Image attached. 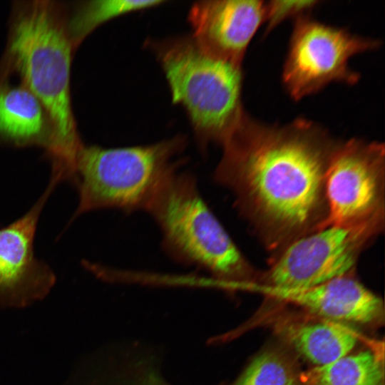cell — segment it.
Returning a JSON list of instances; mask_svg holds the SVG:
<instances>
[{"label":"cell","instance_id":"6da1fadb","mask_svg":"<svg viewBox=\"0 0 385 385\" xmlns=\"http://www.w3.org/2000/svg\"><path fill=\"white\" fill-rule=\"evenodd\" d=\"M340 142L311 120L271 125L245 113L221 145L213 179L274 255L324 227L326 173Z\"/></svg>","mask_w":385,"mask_h":385},{"label":"cell","instance_id":"7a4b0ae2","mask_svg":"<svg viewBox=\"0 0 385 385\" xmlns=\"http://www.w3.org/2000/svg\"><path fill=\"white\" fill-rule=\"evenodd\" d=\"M76 51L68 29V7L54 1H26L13 6L0 81L18 76L39 101L51 128L45 153L51 168L73 170L79 137L71 101V63Z\"/></svg>","mask_w":385,"mask_h":385},{"label":"cell","instance_id":"3957f363","mask_svg":"<svg viewBox=\"0 0 385 385\" xmlns=\"http://www.w3.org/2000/svg\"><path fill=\"white\" fill-rule=\"evenodd\" d=\"M181 166L167 176L145 210L160 231L163 250L175 262L231 286L258 282L260 274L203 199L197 178Z\"/></svg>","mask_w":385,"mask_h":385},{"label":"cell","instance_id":"277c9868","mask_svg":"<svg viewBox=\"0 0 385 385\" xmlns=\"http://www.w3.org/2000/svg\"><path fill=\"white\" fill-rule=\"evenodd\" d=\"M168 80L173 102L185 110L198 144L222 145L238 126L242 107V65L203 51L193 38L150 41Z\"/></svg>","mask_w":385,"mask_h":385},{"label":"cell","instance_id":"5b68a950","mask_svg":"<svg viewBox=\"0 0 385 385\" xmlns=\"http://www.w3.org/2000/svg\"><path fill=\"white\" fill-rule=\"evenodd\" d=\"M185 144L181 136L126 148L83 143L76 155L71 183L77 190L78 201L68 225L93 211L145 212L167 176L183 165L178 156Z\"/></svg>","mask_w":385,"mask_h":385},{"label":"cell","instance_id":"8992f818","mask_svg":"<svg viewBox=\"0 0 385 385\" xmlns=\"http://www.w3.org/2000/svg\"><path fill=\"white\" fill-rule=\"evenodd\" d=\"M379 39L318 21L309 16L294 21L282 80L295 101L316 93L332 83L355 85L360 74L349 66L356 55L372 51Z\"/></svg>","mask_w":385,"mask_h":385},{"label":"cell","instance_id":"52a82bcc","mask_svg":"<svg viewBox=\"0 0 385 385\" xmlns=\"http://www.w3.org/2000/svg\"><path fill=\"white\" fill-rule=\"evenodd\" d=\"M325 197L327 217L323 227H384V143L356 138L341 141L326 173Z\"/></svg>","mask_w":385,"mask_h":385},{"label":"cell","instance_id":"ba28073f","mask_svg":"<svg viewBox=\"0 0 385 385\" xmlns=\"http://www.w3.org/2000/svg\"><path fill=\"white\" fill-rule=\"evenodd\" d=\"M384 228L331 225L303 235L272 255L258 284L302 289L353 272L362 251Z\"/></svg>","mask_w":385,"mask_h":385},{"label":"cell","instance_id":"9c48e42d","mask_svg":"<svg viewBox=\"0 0 385 385\" xmlns=\"http://www.w3.org/2000/svg\"><path fill=\"white\" fill-rule=\"evenodd\" d=\"M60 183L51 175L32 206L0 227V309L31 305L46 297L56 284L53 270L35 254L34 240L43 209Z\"/></svg>","mask_w":385,"mask_h":385},{"label":"cell","instance_id":"30bf717a","mask_svg":"<svg viewBox=\"0 0 385 385\" xmlns=\"http://www.w3.org/2000/svg\"><path fill=\"white\" fill-rule=\"evenodd\" d=\"M264 17L265 1L260 0L197 1L188 15L197 46L212 56L238 65Z\"/></svg>","mask_w":385,"mask_h":385},{"label":"cell","instance_id":"8fae6325","mask_svg":"<svg viewBox=\"0 0 385 385\" xmlns=\"http://www.w3.org/2000/svg\"><path fill=\"white\" fill-rule=\"evenodd\" d=\"M354 272L307 288L286 289L258 284L252 287L275 300L287 302L332 321L369 324L384 314L382 299L365 287Z\"/></svg>","mask_w":385,"mask_h":385},{"label":"cell","instance_id":"7c38bea8","mask_svg":"<svg viewBox=\"0 0 385 385\" xmlns=\"http://www.w3.org/2000/svg\"><path fill=\"white\" fill-rule=\"evenodd\" d=\"M0 143L14 148L38 147L48 152L51 128L37 98L25 86L0 81Z\"/></svg>","mask_w":385,"mask_h":385},{"label":"cell","instance_id":"4fadbf2b","mask_svg":"<svg viewBox=\"0 0 385 385\" xmlns=\"http://www.w3.org/2000/svg\"><path fill=\"white\" fill-rule=\"evenodd\" d=\"M277 331L293 349L314 366L329 364L348 354L358 342L356 334L332 320L287 322Z\"/></svg>","mask_w":385,"mask_h":385},{"label":"cell","instance_id":"5bb4252c","mask_svg":"<svg viewBox=\"0 0 385 385\" xmlns=\"http://www.w3.org/2000/svg\"><path fill=\"white\" fill-rule=\"evenodd\" d=\"M299 379L302 385H383L384 371L381 359L365 350L314 366L302 372Z\"/></svg>","mask_w":385,"mask_h":385},{"label":"cell","instance_id":"9a60e30c","mask_svg":"<svg viewBox=\"0 0 385 385\" xmlns=\"http://www.w3.org/2000/svg\"><path fill=\"white\" fill-rule=\"evenodd\" d=\"M160 0H96L80 2L68 9V29L74 48L95 29L118 16L163 4Z\"/></svg>","mask_w":385,"mask_h":385},{"label":"cell","instance_id":"2e32d148","mask_svg":"<svg viewBox=\"0 0 385 385\" xmlns=\"http://www.w3.org/2000/svg\"><path fill=\"white\" fill-rule=\"evenodd\" d=\"M299 376L282 354L267 350L257 355L230 385H297Z\"/></svg>","mask_w":385,"mask_h":385},{"label":"cell","instance_id":"e0dca14e","mask_svg":"<svg viewBox=\"0 0 385 385\" xmlns=\"http://www.w3.org/2000/svg\"><path fill=\"white\" fill-rule=\"evenodd\" d=\"M320 3L316 0H272L265 1V33L267 34L287 19L309 16Z\"/></svg>","mask_w":385,"mask_h":385},{"label":"cell","instance_id":"ac0fdd59","mask_svg":"<svg viewBox=\"0 0 385 385\" xmlns=\"http://www.w3.org/2000/svg\"><path fill=\"white\" fill-rule=\"evenodd\" d=\"M130 385H163V384L155 373L143 371L138 374L136 379H133Z\"/></svg>","mask_w":385,"mask_h":385}]
</instances>
